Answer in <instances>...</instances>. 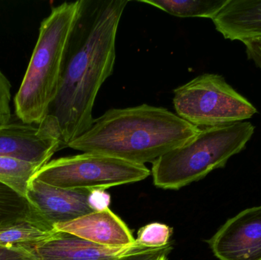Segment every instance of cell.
<instances>
[{
    "label": "cell",
    "mask_w": 261,
    "mask_h": 260,
    "mask_svg": "<svg viewBox=\"0 0 261 260\" xmlns=\"http://www.w3.org/2000/svg\"><path fill=\"white\" fill-rule=\"evenodd\" d=\"M42 166L18 159L0 157V183L26 198L31 180Z\"/></svg>",
    "instance_id": "cell-15"
},
{
    "label": "cell",
    "mask_w": 261,
    "mask_h": 260,
    "mask_svg": "<svg viewBox=\"0 0 261 260\" xmlns=\"http://www.w3.org/2000/svg\"><path fill=\"white\" fill-rule=\"evenodd\" d=\"M0 260H36L31 249L0 247Z\"/></svg>",
    "instance_id": "cell-20"
},
{
    "label": "cell",
    "mask_w": 261,
    "mask_h": 260,
    "mask_svg": "<svg viewBox=\"0 0 261 260\" xmlns=\"http://www.w3.org/2000/svg\"><path fill=\"white\" fill-rule=\"evenodd\" d=\"M176 114L199 129L245 122L257 114L248 99L225 78L205 73L174 90Z\"/></svg>",
    "instance_id": "cell-5"
},
{
    "label": "cell",
    "mask_w": 261,
    "mask_h": 260,
    "mask_svg": "<svg viewBox=\"0 0 261 260\" xmlns=\"http://www.w3.org/2000/svg\"><path fill=\"white\" fill-rule=\"evenodd\" d=\"M172 250L170 244L160 248H144L125 255L119 260H167V256Z\"/></svg>",
    "instance_id": "cell-19"
},
{
    "label": "cell",
    "mask_w": 261,
    "mask_h": 260,
    "mask_svg": "<svg viewBox=\"0 0 261 260\" xmlns=\"http://www.w3.org/2000/svg\"><path fill=\"white\" fill-rule=\"evenodd\" d=\"M79 1L53 8L40 26L35 44L19 90L14 99L21 122L39 125L56 97L69 37L79 12Z\"/></svg>",
    "instance_id": "cell-3"
},
{
    "label": "cell",
    "mask_w": 261,
    "mask_h": 260,
    "mask_svg": "<svg viewBox=\"0 0 261 260\" xmlns=\"http://www.w3.org/2000/svg\"><path fill=\"white\" fill-rule=\"evenodd\" d=\"M207 243L219 260H261V206L228 219Z\"/></svg>",
    "instance_id": "cell-7"
},
{
    "label": "cell",
    "mask_w": 261,
    "mask_h": 260,
    "mask_svg": "<svg viewBox=\"0 0 261 260\" xmlns=\"http://www.w3.org/2000/svg\"><path fill=\"white\" fill-rule=\"evenodd\" d=\"M147 248L136 242L127 247H110L64 232L32 249L36 260H119L132 252ZM149 248V247H148Z\"/></svg>",
    "instance_id": "cell-10"
},
{
    "label": "cell",
    "mask_w": 261,
    "mask_h": 260,
    "mask_svg": "<svg viewBox=\"0 0 261 260\" xmlns=\"http://www.w3.org/2000/svg\"><path fill=\"white\" fill-rule=\"evenodd\" d=\"M57 230L36 213L26 219L0 229V247L31 249L51 238Z\"/></svg>",
    "instance_id": "cell-13"
},
{
    "label": "cell",
    "mask_w": 261,
    "mask_h": 260,
    "mask_svg": "<svg viewBox=\"0 0 261 260\" xmlns=\"http://www.w3.org/2000/svg\"><path fill=\"white\" fill-rule=\"evenodd\" d=\"M59 150L60 140L41 125L10 122L0 127V157L44 166Z\"/></svg>",
    "instance_id": "cell-9"
},
{
    "label": "cell",
    "mask_w": 261,
    "mask_h": 260,
    "mask_svg": "<svg viewBox=\"0 0 261 260\" xmlns=\"http://www.w3.org/2000/svg\"><path fill=\"white\" fill-rule=\"evenodd\" d=\"M128 0H80L79 12L64 53L56 97L41 126L61 149L93 124V108L113 74L118 27Z\"/></svg>",
    "instance_id": "cell-1"
},
{
    "label": "cell",
    "mask_w": 261,
    "mask_h": 260,
    "mask_svg": "<svg viewBox=\"0 0 261 260\" xmlns=\"http://www.w3.org/2000/svg\"><path fill=\"white\" fill-rule=\"evenodd\" d=\"M248 58L261 70V39L244 42Z\"/></svg>",
    "instance_id": "cell-22"
},
{
    "label": "cell",
    "mask_w": 261,
    "mask_h": 260,
    "mask_svg": "<svg viewBox=\"0 0 261 260\" xmlns=\"http://www.w3.org/2000/svg\"><path fill=\"white\" fill-rule=\"evenodd\" d=\"M38 213L25 197L0 183V229Z\"/></svg>",
    "instance_id": "cell-16"
},
{
    "label": "cell",
    "mask_w": 261,
    "mask_h": 260,
    "mask_svg": "<svg viewBox=\"0 0 261 260\" xmlns=\"http://www.w3.org/2000/svg\"><path fill=\"white\" fill-rule=\"evenodd\" d=\"M173 229L161 223H151L138 230V244L149 248H160L169 244Z\"/></svg>",
    "instance_id": "cell-17"
},
{
    "label": "cell",
    "mask_w": 261,
    "mask_h": 260,
    "mask_svg": "<svg viewBox=\"0 0 261 260\" xmlns=\"http://www.w3.org/2000/svg\"><path fill=\"white\" fill-rule=\"evenodd\" d=\"M179 18H205L213 19L228 0H141Z\"/></svg>",
    "instance_id": "cell-14"
},
{
    "label": "cell",
    "mask_w": 261,
    "mask_h": 260,
    "mask_svg": "<svg viewBox=\"0 0 261 260\" xmlns=\"http://www.w3.org/2000/svg\"><path fill=\"white\" fill-rule=\"evenodd\" d=\"M145 165L110 156L84 153L49 161L33 178L63 189H107L145 180Z\"/></svg>",
    "instance_id": "cell-6"
},
{
    "label": "cell",
    "mask_w": 261,
    "mask_h": 260,
    "mask_svg": "<svg viewBox=\"0 0 261 260\" xmlns=\"http://www.w3.org/2000/svg\"><path fill=\"white\" fill-rule=\"evenodd\" d=\"M11 89L10 82L0 71V127L11 122Z\"/></svg>",
    "instance_id": "cell-18"
},
{
    "label": "cell",
    "mask_w": 261,
    "mask_h": 260,
    "mask_svg": "<svg viewBox=\"0 0 261 260\" xmlns=\"http://www.w3.org/2000/svg\"><path fill=\"white\" fill-rule=\"evenodd\" d=\"M212 20L225 39H261V0H228Z\"/></svg>",
    "instance_id": "cell-12"
},
{
    "label": "cell",
    "mask_w": 261,
    "mask_h": 260,
    "mask_svg": "<svg viewBox=\"0 0 261 260\" xmlns=\"http://www.w3.org/2000/svg\"><path fill=\"white\" fill-rule=\"evenodd\" d=\"M54 227L57 232L104 247H124L135 242L126 224L109 208L94 211L69 222L56 224Z\"/></svg>",
    "instance_id": "cell-11"
},
{
    "label": "cell",
    "mask_w": 261,
    "mask_h": 260,
    "mask_svg": "<svg viewBox=\"0 0 261 260\" xmlns=\"http://www.w3.org/2000/svg\"><path fill=\"white\" fill-rule=\"evenodd\" d=\"M254 130V125L245 121L201 129L194 138L153 162V184L177 190L202 180L243 151Z\"/></svg>",
    "instance_id": "cell-4"
},
{
    "label": "cell",
    "mask_w": 261,
    "mask_h": 260,
    "mask_svg": "<svg viewBox=\"0 0 261 260\" xmlns=\"http://www.w3.org/2000/svg\"><path fill=\"white\" fill-rule=\"evenodd\" d=\"M110 194L105 189H93L89 196V205L93 211H101L109 208Z\"/></svg>",
    "instance_id": "cell-21"
},
{
    "label": "cell",
    "mask_w": 261,
    "mask_h": 260,
    "mask_svg": "<svg viewBox=\"0 0 261 260\" xmlns=\"http://www.w3.org/2000/svg\"><path fill=\"white\" fill-rule=\"evenodd\" d=\"M201 129L162 107L113 108L67 148L144 165L194 138Z\"/></svg>",
    "instance_id": "cell-2"
},
{
    "label": "cell",
    "mask_w": 261,
    "mask_h": 260,
    "mask_svg": "<svg viewBox=\"0 0 261 260\" xmlns=\"http://www.w3.org/2000/svg\"><path fill=\"white\" fill-rule=\"evenodd\" d=\"M91 189H63L32 179L26 198L50 225L69 222L94 212L89 205Z\"/></svg>",
    "instance_id": "cell-8"
}]
</instances>
